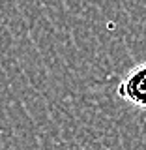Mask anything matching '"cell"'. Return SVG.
<instances>
[{"instance_id":"obj_1","label":"cell","mask_w":146,"mask_h":150,"mask_svg":"<svg viewBox=\"0 0 146 150\" xmlns=\"http://www.w3.org/2000/svg\"><path fill=\"white\" fill-rule=\"evenodd\" d=\"M118 98L131 103L140 111H146V62H140L129 69L116 88Z\"/></svg>"}]
</instances>
